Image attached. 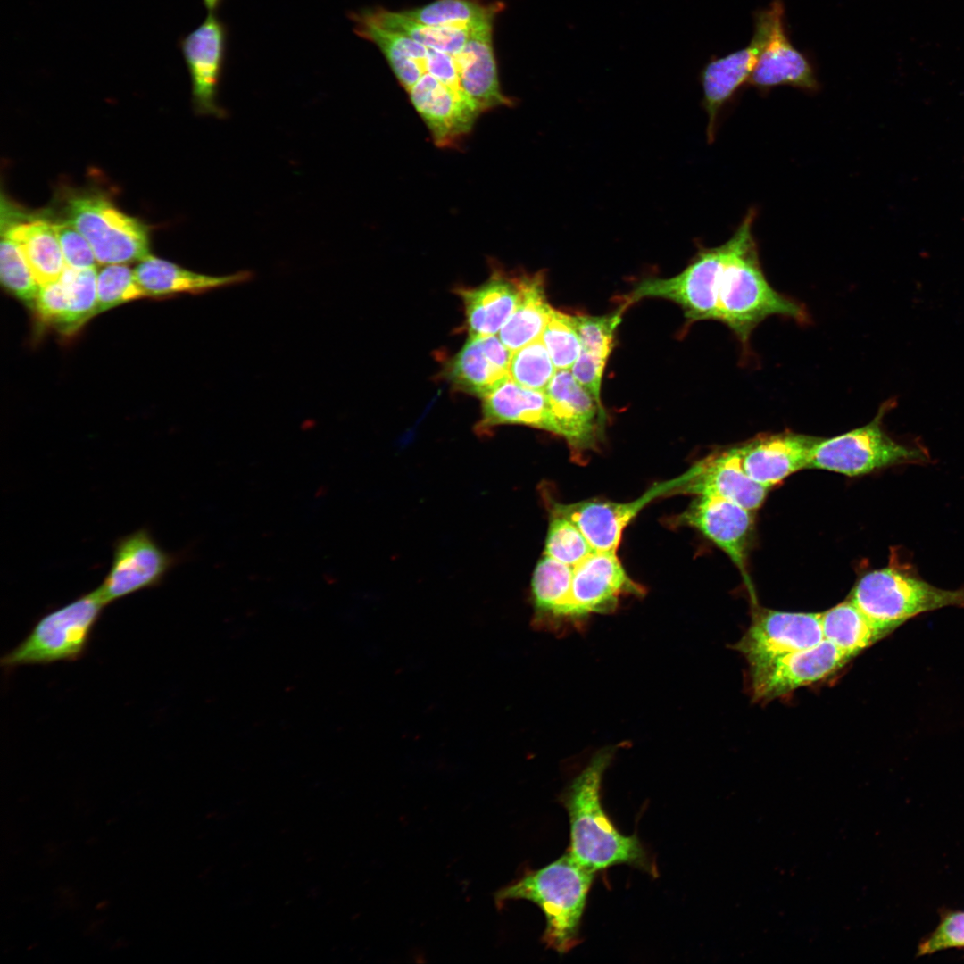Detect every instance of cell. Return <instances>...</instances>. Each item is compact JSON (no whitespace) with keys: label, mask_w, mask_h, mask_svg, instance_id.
<instances>
[{"label":"cell","mask_w":964,"mask_h":964,"mask_svg":"<svg viewBox=\"0 0 964 964\" xmlns=\"http://www.w3.org/2000/svg\"><path fill=\"white\" fill-rule=\"evenodd\" d=\"M96 267L83 270L66 267L62 275L61 279L67 289L68 309L57 329L64 337L72 336L96 316Z\"/></svg>","instance_id":"1f68e13d"},{"label":"cell","mask_w":964,"mask_h":964,"mask_svg":"<svg viewBox=\"0 0 964 964\" xmlns=\"http://www.w3.org/2000/svg\"><path fill=\"white\" fill-rule=\"evenodd\" d=\"M850 600L889 635L918 615L945 607L964 609V586L949 590L933 586L893 554L886 567L860 578Z\"/></svg>","instance_id":"277c9868"},{"label":"cell","mask_w":964,"mask_h":964,"mask_svg":"<svg viewBox=\"0 0 964 964\" xmlns=\"http://www.w3.org/2000/svg\"><path fill=\"white\" fill-rule=\"evenodd\" d=\"M677 521L697 529L721 549L752 589L747 559L754 533L753 511L724 498L700 495Z\"/></svg>","instance_id":"2e32d148"},{"label":"cell","mask_w":964,"mask_h":964,"mask_svg":"<svg viewBox=\"0 0 964 964\" xmlns=\"http://www.w3.org/2000/svg\"><path fill=\"white\" fill-rule=\"evenodd\" d=\"M544 393L554 434L563 437L578 453L595 447L606 422L602 403L575 379L569 370H557Z\"/></svg>","instance_id":"e0dca14e"},{"label":"cell","mask_w":964,"mask_h":964,"mask_svg":"<svg viewBox=\"0 0 964 964\" xmlns=\"http://www.w3.org/2000/svg\"><path fill=\"white\" fill-rule=\"evenodd\" d=\"M96 316L110 309L145 297L126 263L107 264L97 271Z\"/></svg>","instance_id":"e575fe53"},{"label":"cell","mask_w":964,"mask_h":964,"mask_svg":"<svg viewBox=\"0 0 964 964\" xmlns=\"http://www.w3.org/2000/svg\"><path fill=\"white\" fill-rule=\"evenodd\" d=\"M134 273L145 297L204 293L244 283L252 275L247 270L222 276L202 274L151 254L138 262Z\"/></svg>","instance_id":"d4e9b609"},{"label":"cell","mask_w":964,"mask_h":964,"mask_svg":"<svg viewBox=\"0 0 964 964\" xmlns=\"http://www.w3.org/2000/svg\"><path fill=\"white\" fill-rule=\"evenodd\" d=\"M66 267L83 270L97 264L94 252L84 236L68 220L52 222Z\"/></svg>","instance_id":"f35d334b"},{"label":"cell","mask_w":964,"mask_h":964,"mask_svg":"<svg viewBox=\"0 0 964 964\" xmlns=\"http://www.w3.org/2000/svg\"><path fill=\"white\" fill-rule=\"evenodd\" d=\"M594 871L583 867L567 852L547 866L528 872L501 888L494 895L498 907L507 902L527 900L536 904L545 917L544 943L560 953L578 943L581 918Z\"/></svg>","instance_id":"3957f363"},{"label":"cell","mask_w":964,"mask_h":964,"mask_svg":"<svg viewBox=\"0 0 964 964\" xmlns=\"http://www.w3.org/2000/svg\"><path fill=\"white\" fill-rule=\"evenodd\" d=\"M850 658L827 640L751 666L753 698L769 701L798 687L820 681L841 669Z\"/></svg>","instance_id":"9a60e30c"},{"label":"cell","mask_w":964,"mask_h":964,"mask_svg":"<svg viewBox=\"0 0 964 964\" xmlns=\"http://www.w3.org/2000/svg\"><path fill=\"white\" fill-rule=\"evenodd\" d=\"M820 438L790 431L758 436L738 445L744 471L754 482L769 489L808 468Z\"/></svg>","instance_id":"d6986e66"},{"label":"cell","mask_w":964,"mask_h":964,"mask_svg":"<svg viewBox=\"0 0 964 964\" xmlns=\"http://www.w3.org/2000/svg\"><path fill=\"white\" fill-rule=\"evenodd\" d=\"M224 0H203L205 8L209 11V13H215L217 10L221 6Z\"/></svg>","instance_id":"ee69618b"},{"label":"cell","mask_w":964,"mask_h":964,"mask_svg":"<svg viewBox=\"0 0 964 964\" xmlns=\"http://www.w3.org/2000/svg\"><path fill=\"white\" fill-rule=\"evenodd\" d=\"M893 403L892 400L884 403L874 419L862 427L820 438L808 468L854 477L891 466L929 461L930 455L922 445L898 442L883 428V418Z\"/></svg>","instance_id":"8992f818"},{"label":"cell","mask_w":964,"mask_h":964,"mask_svg":"<svg viewBox=\"0 0 964 964\" xmlns=\"http://www.w3.org/2000/svg\"><path fill=\"white\" fill-rule=\"evenodd\" d=\"M0 276L7 291L32 309L40 285L19 246L4 235L0 245Z\"/></svg>","instance_id":"836d02e7"},{"label":"cell","mask_w":964,"mask_h":964,"mask_svg":"<svg viewBox=\"0 0 964 964\" xmlns=\"http://www.w3.org/2000/svg\"><path fill=\"white\" fill-rule=\"evenodd\" d=\"M556 370H569L581 352L573 316L553 308L541 336Z\"/></svg>","instance_id":"8d00e7d4"},{"label":"cell","mask_w":964,"mask_h":964,"mask_svg":"<svg viewBox=\"0 0 964 964\" xmlns=\"http://www.w3.org/2000/svg\"><path fill=\"white\" fill-rule=\"evenodd\" d=\"M503 8V3L499 1L486 4L483 0H435L402 12L429 26L470 29L488 18H495Z\"/></svg>","instance_id":"4dcf8cb0"},{"label":"cell","mask_w":964,"mask_h":964,"mask_svg":"<svg viewBox=\"0 0 964 964\" xmlns=\"http://www.w3.org/2000/svg\"><path fill=\"white\" fill-rule=\"evenodd\" d=\"M689 471L679 494L720 497L755 511L769 490L748 477L738 445L713 452L692 465Z\"/></svg>","instance_id":"ac0fdd59"},{"label":"cell","mask_w":964,"mask_h":964,"mask_svg":"<svg viewBox=\"0 0 964 964\" xmlns=\"http://www.w3.org/2000/svg\"><path fill=\"white\" fill-rule=\"evenodd\" d=\"M823 640L820 613L760 609L735 648L755 666Z\"/></svg>","instance_id":"5bb4252c"},{"label":"cell","mask_w":964,"mask_h":964,"mask_svg":"<svg viewBox=\"0 0 964 964\" xmlns=\"http://www.w3.org/2000/svg\"><path fill=\"white\" fill-rule=\"evenodd\" d=\"M572 578L573 567L545 554L539 560L531 580L536 627L557 631L566 623Z\"/></svg>","instance_id":"4316f807"},{"label":"cell","mask_w":964,"mask_h":964,"mask_svg":"<svg viewBox=\"0 0 964 964\" xmlns=\"http://www.w3.org/2000/svg\"><path fill=\"white\" fill-rule=\"evenodd\" d=\"M593 552L588 541L573 522L551 513L544 554L574 568Z\"/></svg>","instance_id":"d590c367"},{"label":"cell","mask_w":964,"mask_h":964,"mask_svg":"<svg viewBox=\"0 0 964 964\" xmlns=\"http://www.w3.org/2000/svg\"><path fill=\"white\" fill-rule=\"evenodd\" d=\"M555 372L556 368L541 337L511 353L510 378L523 387L545 391Z\"/></svg>","instance_id":"d6a6232c"},{"label":"cell","mask_w":964,"mask_h":964,"mask_svg":"<svg viewBox=\"0 0 964 964\" xmlns=\"http://www.w3.org/2000/svg\"><path fill=\"white\" fill-rule=\"evenodd\" d=\"M511 353L495 335L470 337L447 364L446 378L455 389L483 398L510 378Z\"/></svg>","instance_id":"44dd1931"},{"label":"cell","mask_w":964,"mask_h":964,"mask_svg":"<svg viewBox=\"0 0 964 964\" xmlns=\"http://www.w3.org/2000/svg\"><path fill=\"white\" fill-rule=\"evenodd\" d=\"M785 29V13L776 21L747 85L761 93L781 86L817 92L820 85L813 64L793 45Z\"/></svg>","instance_id":"7402d4cb"},{"label":"cell","mask_w":964,"mask_h":964,"mask_svg":"<svg viewBox=\"0 0 964 964\" xmlns=\"http://www.w3.org/2000/svg\"><path fill=\"white\" fill-rule=\"evenodd\" d=\"M820 614L824 639L850 659L888 635L850 599Z\"/></svg>","instance_id":"f1b7e54d"},{"label":"cell","mask_w":964,"mask_h":964,"mask_svg":"<svg viewBox=\"0 0 964 964\" xmlns=\"http://www.w3.org/2000/svg\"><path fill=\"white\" fill-rule=\"evenodd\" d=\"M478 431L504 424H519L554 434L544 391L523 387L509 378L482 398Z\"/></svg>","instance_id":"cb8c5ba5"},{"label":"cell","mask_w":964,"mask_h":964,"mask_svg":"<svg viewBox=\"0 0 964 964\" xmlns=\"http://www.w3.org/2000/svg\"><path fill=\"white\" fill-rule=\"evenodd\" d=\"M724 256V244L702 249L678 275L643 280L631 292L626 305L645 297H661L680 305L691 321L717 320L719 279Z\"/></svg>","instance_id":"30bf717a"},{"label":"cell","mask_w":964,"mask_h":964,"mask_svg":"<svg viewBox=\"0 0 964 964\" xmlns=\"http://www.w3.org/2000/svg\"><path fill=\"white\" fill-rule=\"evenodd\" d=\"M106 606L96 589L42 616L28 636L1 659L12 670L25 665L75 661L87 650L93 630Z\"/></svg>","instance_id":"5b68a950"},{"label":"cell","mask_w":964,"mask_h":964,"mask_svg":"<svg viewBox=\"0 0 964 964\" xmlns=\"http://www.w3.org/2000/svg\"><path fill=\"white\" fill-rule=\"evenodd\" d=\"M689 475L687 470L677 478L657 483L640 497L627 503L586 500L566 504L553 502L551 513L573 522L594 551L616 553L624 529L640 511L656 498L679 494Z\"/></svg>","instance_id":"8fae6325"},{"label":"cell","mask_w":964,"mask_h":964,"mask_svg":"<svg viewBox=\"0 0 964 964\" xmlns=\"http://www.w3.org/2000/svg\"><path fill=\"white\" fill-rule=\"evenodd\" d=\"M494 18H488L473 27L461 50L454 54L461 86L481 112L500 106L513 105L500 86L493 47Z\"/></svg>","instance_id":"ffe728a7"},{"label":"cell","mask_w":964,"mask_h":964,"mask_svg":"<svg viewBox=\"0 0 964 964\" xmlns=\"http://www.w3.org/2000/svg\"><path fill=\"white\" fill-rule=\"evenodd\" d=\"M2 235L16 243L39 285L62 277L66 264L52 222L43 219L7 222Z\"/></svg>","instance_id":"484cf974"},{"label":"cell","mask_w":964,"mask_h":964,"mask_svg":"<svg viewBox=\"0 0 964 964\" xmlns=\"http://www.w3.org/2000/svg\"><path fill=\"white\" fill-rule=\"evenodd\" d=\"M464 307L470 337L498 333L516 309L520 297L519 277L494 270L484 284L458 290Z\"/></svg>","instance_id":"603a6c76"},{"label":"cell","mask_w":964,"mask_h":964,"mask_svg":"<svg viewBox=\"0 0 964 964\" xmlns=\"http://www.w3.org/2000/svg\"><path fill=\"white\" fill-rule=\"evenodd\" d=\"M181 556L163 549L149 529L138 528L113 544L110 569L96 588L105 605L160 586Z\"/></svg>","instance_id":"9c48e42d"},{"label":"cell","mask_w":964,"mask_h":964,"mask_svg":"<svg viewBox=\"0 0 964 964\" xmlns=\"http://www.w3.org/2000/svg\"><path fill=\"white\" fill-rule=\"evenodd\" d=\"M606 361L604 358L581 350L579 356L570 368L575 379L599 403H601V383Z\"/></svg>","instance_id":"b9f144b4"},{"label":"cell","mask_w":964,"mask_h":964,"mask_svg":"<svg viewBox=\"0 0 964 964\" xmlns=\"http://www.w3.org/2000/svg\"><path fill=\"white\" fill-rule=\"evenodd\" d=\"M964 947V911L949 913L918 947V955Z\"/></svg>","instance_id":"60d3db41"},{"label":"cell","mask_w":964,"mask_h":964,"mask_svg":"<svg viewBox=\"0 0 964 964\" xmlns=\"http://www.w3.org/2000/svg\"><path fill=\"white\" fill-rule=\"evenodd\" d=\"M785 13L782 0H772L753 13V34L744 47L722 57H712L700 72L702 105L708 115L707 138L715 139L722 109L747 85L777 19Z\"/></svg>","instance_id":"ba28073f"},{"label":"cell","mask_w":964,"mask_h":964,"mask_svg":"<svg viewBox=\"0 0 964 964\" xmlns=\"http://www.w3.org/2000/svg\"><path fill=\"white\" fill-rule=\"evenodd\" d=\"M542 272L519 277L520 297L519 303L499 331V338L514 352L527 344L541 337L553 308L544 293Z\"/></svg>","instance_id":"83f0119b"},{"label":"cell","mask_w":964,"mask_h":964,"mask_svg":"<svg viewBox=\"0 0 964 964\" xmlns=\"http://www.w3.org/2000/svg\"><path fill=\"white\" fill-rule=\"evenodd\" d=\"M614 752V747H605L596 752L564 794L570 824L569 852L579 864L594 872L619 864L651 871L648 856L638 838L620 834L602 805V777Z\"/></svg>","instance_id":"7a4b0ae2"},{"label":"cell","mask_w":964,"mask_h":964,"mask_svg":"<svg viewBox=\"0 0 964 964\" xmlns=\"http://www.w3.org/2000/svg\"><path fill=\"white\" fill-rule=\"evenodd\" d=\"M644 588L627 574L616 553L593 552L573 568L565 619L579 624L591 614H608L622 596H642Z\"/></svg>","instance_id":"7c38bea8"},{"label":"cell","mask_w":964,"mask_h":964,"mask_svg":"<svg viewBox=\"0 0 964 964\" xmlns=\"http://www.w3.org/2000/svg\"><path fill=\"white\" fill-rule=\"evenodd\" d=\"M32 309L42 324L56 328L61 324L68 309L67 289L61 278L40 285Z\"/></svg>","instance_id":"ab89813d"},{"label":"cell","mask_w":964,"mask_h":964,"mask_svg":"<svg viewBox=\"0 0 964 964\" xmlns=\"http://www.w3.org/2000/svg\"><path fill=\"white\" fill-rule=\"evenodd\" d=\"M627 305L602 316L575 315L573 321L578 334L581 350L608 359L614 344V332L621 321Z\"/></svg>","instance_id":"74e56055"},{"label":"cell","mask_w":964,"mask_h":964,"mask_svg":"<svg viewBox=\"0 0 964 964\" xmlns=\"http://www.w3.org/2000/svg\"><path fill=\"white\" fill-rule=\"evenodd\" d=\"M755 217V210L750 209L724 243L718 288L717 320L728 327L744 349L752 331L770 316L800 323L808 318L803 305L775 290L765 277L752 232Z\"/></svg>","instance_id":"6da1fadb"},{"label":"cell","mask_w":964,"mask_h":964,"mask_svg":"<svg viewBox=\"0 0 964 964\" xmlns=\"http://www.w3.org/2000/svg\"><path fill=\"white\" fill-rule=\"evenodd\" d=\"M65 213L89 243L98 264H127L151 254L147 227L100 195L70 197Z\"/></svg>","instance_id":"52a82bcc"},{"label":"cell","mask_w":964,"mask_h":964,"mask_svg":"<svg viewBox=\"0 0 964 964\" xmlns=\"http://www.w3.org/2000/svg\"><path fill=\"white\" fill-rule=\"evenodd\" d=\"M425 67L427 73L436 78L460 96L474 103L461 88L459 69L453 54L429 48Z\"/></svg>","instance_id":"7bdbcfd3"},{"label":"cell","mask_w":964,"mask_h":964,"mask_svg":"<svg viewBox=\"0 0 964 964\" xmlns=\"http://www.w3.org/2000/svg\"><path fill=\"white\" fill-rule=\"evenodd\" d=\"M228 40V26L215 12L209 13L179 41L190 76L194 109L199 114L217 118L227 114L218 102V95L226 65Z\"/></svg>","instance_id":"4fadbf2b"},{"label":"cell","mask_w":964,"mask_h":964,"mask_svg":"<svg viewBox=\"0 0 964 964\" xmlns=\"http://www.w3.org/2000/svg\"><path fill=\"white\" fill-rule=\"evenodd\" d=\"M371 22L392 31L402 33L428 48L454 54L461 50L470 29L429 26L416 21L402 12L382 7L357 11Z\"/></svg>","instance_id":"f546056e"}]
</instances>
